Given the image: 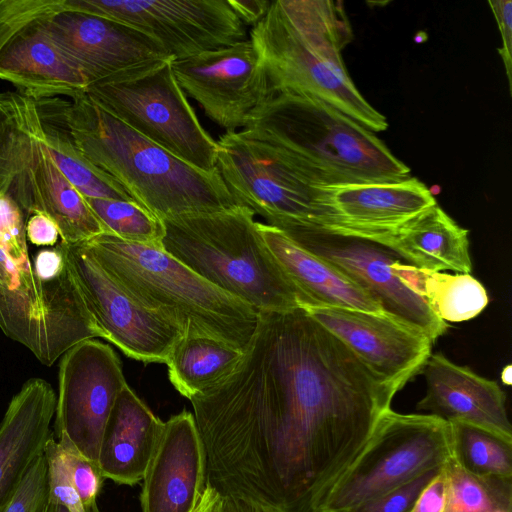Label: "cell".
I'll return each mask as SVG.
<instances>
[{
  "mask_svg": "<svg viewBox=\"0 0 512 512\" xmlns=\"http://www.w3.org/2000/svg\"><path fill=\"white\" fill-rule=\"evenodd\" d=\"M126 385L121 361L109 345L88 339L71 347L59 363L54 437L67 436L98 464L105 425Z\"/></svg>",
  "mask_w": 512,
  "mask_h": 512,
  "instance_id": "cell-15",
  "label": "cell"
},
{
  "mask_svg": "<svg viewBox=\"0 0 512 512\" xmlns=\"http://www.w3.org/2000/svg\"><path fill=\"white\" fill-rule=\"evenodd\" d=\"M421 373L426 393L416 405L418 411L482 429L512 443L506 395L495 381L453 363L441 353L431 354Z\"/></svg>",
  "mask_w": 512,
  "mask_h": 512,
  "instance_id": "cell-21",
  "label": "cell"
},
{
  "mask_svg": "<svg viewBox=\"0 0 512 512\" xmlns=\"http://www.w3.org/2000/svg\"><path fill=\"white\" fill-rule=\"evenodd\" d=\"M35 101L55 163L70 183L85 198L135 201L119 182L79 153L65 122L63 99L52 97Z\"/></svg>",
  "mask_w": 512,
  "mask_h": 512,
  "instance_id": "cell-27",
  "label": "cell"
},
{
  "mask_svg": "<svg viewBox=\"0 0 512 512\" xmlns=\"http://www.w3.org/2000/svg\"><path fill=\"white\" fill-rule=\"evenodd\" d=\"M436 204L431 190L412 176L329 186L323 188L324 217L318 227L375 241Z\"/></svg>",
  "mask_w": 512,
  "mask_h": 512,
  "instance_id": "cell-19",
  "label": "cell"
},
{
  "mask_svg": "<svg viewBox=\"0 0 512 512\" xmlns=\"http://www.w3.org/2000/svg\"><path fill=\"white\" fill-rule=\"evenodd\" d=\"M220 500L219 493L206 484L202 496L193 512H213Z\"/></svg>",
  "mask_w": 512,
  "mask_h": 512,
  "instance_id": "cell-46",
  "label": "cell"
},
{
  "mask_svg": "<svg viewBox=\"0 0 512 512\" xmlns=\"http://www.w3.org/2000/svg\"><path fill=\"white\" fill-rule=\"evenodd\" d=\"M43 20L28 26L0 52V79L34 100L85 94L86 79L51 41Z\"/></svg>",
  "mask_w": 512,
  "mask_h": 512,
  "instance_id": "cell-23",
  "label": "cell"
},
{
  "mask_svg": "<svg viewBox=\"0 0 512 512\" xmlns=\"http://www.w3.org/2000/svg\"><path fill=\"white\" fill-rule=\"evenodd\" d=\"M450 424L453 455L465 469L480 476L512 478V443L470 425Z\"/></svg>",
  "mask_w": 512,
  "mask_h": 512,
  "instance_id": "cell-31",
  "label": "cell"
},
{
  "mask_svg": "<svg viewBox=\"0 0 512 512\" xmlns=\"http://www.w3.org/2000/svg\"><path fill=\"white\" fill-rule=\"evenodd\" d=\"M501 380L505 385H511L512 383V367L507 365L501 372Z\"/></svg>",
  "mask_w": 512,
  "mask_h": 512,
  "instance_id": "cell-47",
  "label": "cell"
},
{
  "mask_svg": "<svg viewBox=\"0 0 512 512\" xmlns=\"http://www.w3.org/2000/svg\"><path fill=\"white\" fill-rule=\"evenodd\" d=\"M393 271L444 322L472 319L489 301L483 285L470 274L429 271L402 262L395 263Z\"/></svg>",
  "mask_w": 512,
  "mask_h": 512,
  "instance_id": "cell-28",
  "label": "cell"
},
{
  "mask_svg": "<svg viewBox=\"0 0 512 512\" xmlns=\"http://www.w3.org/2000/svg\"><path fill=\"white\" fill-rule=\"evenodd\" d=\"M242 131L277 147L320 187L411 176L376 133L314 98L276 94L251 114Z\"/></svg>",
  "mask_w": 512,
  "mask_h": 512,
  "instance_id": "cell-4",
  "label": "cell"
},
{
  "mask_svg": "<svg viewBox=\"0 0 512 512\" xmlns=\"http://www.w3.org/2000/svg\"><path fill=\"white\" fill-rule=\"evenodd\" d=\"M36 276L42 280H49L58 276L66 267L63 252L58 245L51 249L40 250L32 263Z\"/></svg>",
  "mask_w": 512,
  "mask_h": 512,
  "instance_id": "cell-42",
  "label": "cell"
},
{
  "mask_svg": "<svg viewBox=\"0 0 512 512\" xmlns=\"http://www.w3.org/2000/svg\"><path fill=\"white\" fill-rule=\"evenodd\" d=\"M26 237L36 246H54L60 232L58 225L50 216L34 213L26 222Z\"/></svg>",
  "mask_w": 512,
  "mask_h": 512,
  "instance_id": "cell-40",
  "label": "cell"
},
{
  "mask_svg": "<svg viewBox=\"0 0 512 512\" xmlns=\"http://www.w3.org/2000/svg\"><path fill=\"white\" fill-rule=\"evenodd\" d=\"M273 256L304 298V306H330L384 313L376 301L341 272L306 251L281 230L257 222Z\"/></svg>",
  "mask_w": 512,
  "mask_h": 512,
  "instance_id": "cell-25",
  "label": "cell"
},
{
  "mask_svg": "<svg viewBox=\"0 0 512 512\" xmlns=\"http://www.w3.org/2000/svg\"><path fill=\"white\" fill-rule=\"evenodd\" d=\"M376 242L395 251L407 264L429 271L472 272L468 230L438 204Z\"/></svg>",
  "mask_w": 512,
  "mask_h": 512,
  "instance_id": "cell-26",
  "label": "cell"
},
{
  "mask_svg": "<svg viewBox=\"0 0 512 512\" xmlns=\"http://www.w3.org/2000/svg\"><path fill=\"white\" fill-rule=\"evenodd\" d=\"M274 95L320 100L368 130H387V118L360 93L342 58L352 41L341 1L274 0L249 38Z\"/></svg>",
  "mask_w": 512,
  "mask_h": 512,
  "instance_id": "cell-2",
  "label": "cell"
},
{
  "mask_svg": "<svg viewBox=\"0 0 512 512\" xmlns=\"http://www.w3.org/2000/svg\"><path fill=\"white\" fill-rule=\"evenodd\" d=\"M228 2L246 26L257 24L265 16L271 4L269 0H228Z\"/></svg>",
  "mask_w": 512,
  "mask_h": 512,
  "instance_id": "cell-43",
  "label": "cell"
},
{
  "mask_svg": "<svg viewBox=\"0 0 512 512\" xmlns=\"http://www.w3.org/2000/svg\"><path fill=\"white\" fill-rule=\"evenodd\" d=\"M218 512H281L269 505L255 500L234 496L220 495Z\"/></svg>",
  "mask_w": 512,
  "mask_h": 512,
  "instance_id": "cell-44",
  "label": "cell"
},
{
  "mask_svg": "<svg viewBox=\"0 0 512 512\" xmlns=\"http://www.w3.org/2000/svg\"><path fill=\"white\" fill-rule=\"evenodd\" d=\"M0 328L46 366L79 342L103 338L67 262L52 279L36 276L28 288L0 289Z\"/></svg>",
  "mask_w": 512,
  "mask_h": 512,
  "instance_id": "cell-13",
  "label": "cell"
},
{
  "mask_svg": "<svg viewBox=\"0 0 512 512\" xmlns=\"http://www.w3.org/2000/svg\"><path fill=\"white\" fill-rule=\"evenodd\" d=\"M66 9V0H0V52L31 24Z\"/></svg>",
  "mask_w": 512,
  "mask_h": 512,
  "instance_id": "cell-33",
  "label": "cell"
},
{
  "mask_svg": "<svg viewBox=\"0 0 512 512\" xmlns=\"http://www.w3.org/2000/svg\"><path fill=\"white\" fill-rule=\"evenodd\" d=\"M0 195L15 202L26 220L34 213L50 216L65 245L105 233L55 163L36 101L16 91L0 92Z\"/></svg>",
  "mask_w": 512,
  "mask_h": 512,
  "instance_id": "cell-7",
  "label": "cell"
},
{
  "mask_svg": "<svg viewBox=\"0 0 512 512\" xmlns=\"http://www.w3.org/2000/svg\"><path fill=\"white\" fill-rule=\"evenodd\" d=\"M442 467L422 490L410 512H443L445 476Z\"/></svg>",
  "mask_w": 512,
  "mask_h": 512,
  "instance_id": "cell-41",
  "label": "cell"
},
{
  "mask_svg": "<svg viewBox=\"0 0 512 512\" xmlns=\"http://www.w3.org/2000/svg\"><path fill=\"white\" fill-rule=\"evenodd\" d=\"M219 502H220V500H219ZM218 508H219V503H218V505L216 506V508L214 509L213 512H218Z\"/></svg>",
  "mask_w": 512,
  "mask_h": 512,
  "instance_id": "cell-50",
  "label": "cell"
},
{
  "mask_svg": "<svg viewBox=\"0 0 512 512\" xmlns=\"http://www.w3.org/2000/svg\"><path fill=\"white\" fill-rule=\"evenodd\" d=\"M164 422L128 386L119 394L101 438L98 465L105 479L120 485L142 481Z\"/></svg>",
  "mask_w": 512,
  "mask_h": 512,
  "instance_id": "cell-24",
  "label": "cell"
},
{
  "mask_svg": "<svg viewBox=\"0 0 512 512\" xmlns=\"http://www.w3.org/2000/svg\"><path fill=\"white\" fill-rule=\"evenodd\" d=\"M181 89L226 133L245 128L251 114L274 96L250 39L172 60Z\"/></svg>",
  "mask_w": 512,
  "mask_h": 512,
  "instance_id": "cell-16",
  "label": "cell"
},
{
  "mask_svg": "<svg viewBox=\"0 0 512 512\" xmlns=\"http://www.w3.org/2000/svg\"><path fill=\"white\" fill-rule=\"evenodd\" d=\"M58 246L103 338L132 359L165 363L183 330L131 296L84 243Z\"/></svg>",
  "mask_w": 512,
  "mask_h": 512,
  "instance_id": "cell-14",
  "label": "cell"
},
{
  "mask_svg": "<svg viewBox=\"0 0 512 512\" xmlns=\"http://www.w3.org/2000/svg\"><path fill=\"white\" fill-rule=\"evenodd\" d=\"M43 454L47 464L49 502L63 506L68 512H86L54 434L47 441Z\"/></svg>",
  "mask_w": 512,
  "mask_h": 512,
  "instance_id": "cell-37",
  "label": "cell"
},
{
  "mask_svg": "<svg viewBox=\"0 0 512 512\" xmlns=\"http://www.w3.org/2000/svg\"><path fill=\"white\" fill-rule=\"evenodd\" d=\"M63 114L79 153L158 219L242 206L218 168L205 172L175 157L98 106L86 93L63 100Z\"/></svg>",
  "mask_w": 512,
  "mask_h": 512,
  "instance_id": "cell-3",
  "label": "cell"
},
{
  "mask_svg": "<svg viewBox=\"0 0 512 512\" xmlns=\"http://www.w3.org/2000/svg\"><path fill=\"white\" fill-rule=\"evenodd\" d=\"M242 354L243 351L212 337L184 335L165 364L171 384L190 400L229 374Z\"/></svg>",
  "mask_w": 512,
  "mask_h": 512,
  "instance_id": "cell-29",
  "label": "cell"
},
{
  "mask_svg": "<svg viewBox=\"0 0 512 512\" xmlns=\"http://www.w3.org/2000/svg\"><path fill=\"white\" fill-rule=\"evenodd\" d=\"M66 7L126 24L159 42L173 60L248 39L228 0H66Z\"/></svg>",
  "mask_w": 512,
  "mask_h": 512,
  "instance_id": "cell-12",
  "label": "cell"
},
{
  "mask_svg": "<svg viewBox=\"0 0 512 512\" xmlns=\"http://www.w3.org/2000/svg\"><path fill=\"white\" fill-rule=\"evenodd\" d=\"M49 501L48 472L44 454L26 471L1 512H43Z\"/></svg>",
  "mask_w": 512,
  "mask_h": 512,
  "instance_id": "cell-36",
  "label": "cell"
},
{
  "mask_svg": "<svg viewBox=\"0 0 512 512\" xmlns=\"http://www.w3.org/2000/svg\"><path fill=\"white\" fill-rule=\"evenodd\" d=\"M55 439L85 510L96 506V500L105 479L99 465L86 458L67 436L61 435Z\"/></svg>",
  "mask_w": 512,
  "mask_h": 512,
  "instance_id": "cell-34",
  "label": "cell"
},
{
  "mask_svg": "<svg viewBox=\"0 0 512 512\" xmlns=\"http://www.w3.org/2000/svg\"><path fill=\"white\" fill-rule=\"evenodd\" d=\"M443 512H512V478L480 476L452 455L443 465Z\"/></svg>",
  "mask_w": 512,
  "mask_h": 512,
  "instance_id": "cell-30",
  "label": "cell"
},
{
  "mask_svg": "<svg viewBox=\"0 0 512 512\" xmlns=\"http://www.w3.org/2000/svg\"><path fill=\"white\" fill-rule=\"evenodd\" d=\"M43 512H68L63 506L50 503L48 501V504L46 505Z\"/></svg>",
  "mask_w": 512,
  "mask_h": 512,
  "instance_id": "cell-48",
  "label": "cell"
},
{
  "mask_svg": "<svg viewBox=\"0 0 512 512\" xmlns=\"http://www.w3.org/2000/svg\"><path fill=\"white\" fill-rule=\"evenodd\" d=\"M86 512H100V511H99V509H98V507H97V505H96V506H94V507H92V508H90V509L86 510Z\"/></svg>",
  "mask_w": 512,
  "mask_h": 512,
  "instance_id": "cell-49",
  "label": "cell"
},
{
  "mask_svg": "<svg viewBox=\"0 0 512 512\" xmlns=\"http://www.w3.org/2000/svg\"><path fill=\"white\" fill-rule=\"evenodd\" d=\"M20 287V271L0 248V289L16 290Z\"/></svg>",
  "mask_w": 512,
  "mask_h": 512,
  "instance_id": "cell-45",
  "label": "cell"
},
{
  "mask_svg": "<svg viewBox=\"0 0 512 512\" xmlns=\"http://www.w3.org/2000/svg\"><path fill=\"white\" fill-rule=\"evenodd\" d=\"M340 339L391 392L420 373L433 342L420 331L388 316L330 306H304Z\"/></svg>",
  "mask_w": 512,
  "mask_h": 512,
  "instance_id": "cell-17",
  "label": "cell"
},
{
  "mask_svg": "<svg viewBox=\"0 0 512 512\" xmlns=\"http://www.w3.org/2000/svg\"><path fill=\"white\" fill-rule=\"evenodd\" d=\"M395 396L305 309L258 313L233 370L191 400L208 481L315 512Z\"/></svg>",
  "mask_w": 512,
  "mask_h": 512,
  "instance_id": "cell-1",
  "label": "cell"
},
{
  "mask_svg": "<svg viewBox=\"0 0 512 512\" xmlns=\"http://www.w3.org/2000/svg\"><path fill=\"white\" fill-rule=\"evenodd\" d=\"M85 199L105 233L131 243L162 247V221L135 201Z\"/></svg>",
  "mask_w": 512,
  "mask_h": 512,
  "instance_id": "cell-32",
  "label": "cell"
},
{
  "mask_svg": "<svg viewBox=\"0 0 512 512\" xmlns=\"http://www.w3.org/2000/svg\"><path fill=\"white\" fill-rule=\"evenodd\" d=\"M51 41L88 86L123 72L172 59L153 38L121 22L66 9L43 20Z\"/></svg>",
  "mask_w": 512,
  "mask_h": 512,
  "instance_id": "cell-18",
  "label": "cell"
},
{
  "mask_svg": "<svg viewBox=\"0 0 512 512\" xmlns=\"http://www.w3.org/2000/svg\"><path fill=\"white\" fill-rule=\"evenodd\" d=\"M26 222L16 203L0 195V248L20 272L33 268L28 255Z\"/></svg>",
  "mask_w": 512,
  "mask_h": 512,
  "instance_id": "cell-35",
  "label": "cell"
},
{
  "mask_svg": "<svg viewBox=\"0 0 512 512\" xmlns=\"http://www.w3.org/2000/svg\"><path fill=\"white\" fill-rule=\"evenodd\" d=\"M501 35L502 45L498 50L506 72L509 92L512 93V2L510 0H489Z\"/></svg>",
  "mask_w": 512,
  "mask_h": 512,
  "instance_id": "cell-39",
  "label": "cell"
},
{
  "mask_svg": "<svg viewBox=\"0 0 512 512\" xmlns=\"http://www.w3.org/2000/svg\"><path fill=\"white\" fill-rule=\"evenodd\" d=\"M56 395L41 378L27 380L0 423V512L52 436Z\"/></svg>",
  "mask_w": 512,
  "mask_h": 512,
  "instance_id": "cell-22",
  "label": "cell"
},
{
  "mask_svg": "<svg viewBox=\"0 0 512 512\" xmlns=\"http://www.w3.org/2000/svg\"><path fill=\"white\" fill-rule=\"evenodd\" d=\"M453 455L451 424L429 414L388 409L365 447L315 512H350L430 470Z\"/></svg>",
  "mask_w": 512,
  "mask_h": 512,
  "instance_id": "cell-9",
  "label": "cell"
},
{
  "mask_svg": "<svg viewBox=\"0 0 512 512\" xmlns=\"http://www.w3.org/2000/svg\"><path fill=\"white\" fill-rule=\"evenodd\" d=\"M254 215L237 206L163 219L162 248L258 313L303 306L302 294L265 243Z\"/></svg>",
  "mask_w": 512,
  "mask_h": 512,
  "instance_id": "cell-6",
  "label": "cell"
},
{
  "mask_svg": "<svg viewBox=\"0 0 512 512\" xmlns=\"http://www.w3.org/2000/svg\"><path fill=\"white\" fill-rule=\"evenodd\" d=\"M217 143V168L240 205L271 226L321 224L323 187L311 181L277 147L243 131L224 133Z\"/></svg>",
  "mask_w": 512,
  "mask_h": 512,
  "instance_id": "cell-10",
  "label": "cell"
},
{
  "mask_svg": "<svg viewBox=\"0 0 512 512\" xmlns=\"http://www.w3.org/2000/svg\"><path fill=\"white\" fill-rule=\"evenodd\" d=\"M440 469L422 473L350 512H410L422 490Z\"/></svg>",
  "mask_w": 512,
  "mask_h": 512,
  "instance_id": "cell-38",
  "label": "cell"
},
{
  "mask_svg": "<svg viewBox=\"0 0 512 512\" xmlns=\"http://www.w3.org/2000/svg\"><path fill=\"white\" fill-rule=\"evenodd\" d=\"M131 296L178 325L185 335L224 341L244 352L258 312L207 282L162 247L102 233L82 242Z\"/></svg>",
  "mask_w": 512,
  "mask_h": 512,
  "instance_id": "cell-5",
  "label": "cell"
},
{
  "mask_svg": "<svg viewBox=\"0 0 512 512\" xmlns=\"http://www.w3.org/2000/svg\"><path fill=\"white\" fill-rule=\"evenodd\" d=\"M273 227L332 265L376 301L388 316L420 331L432 342L447 330L446 322L394 273L395 263H407L389 247L310 224L283 223Z\"/></svg>",
  "mask_w": 512,
  "mask_h": 512,
  "instance_id": "cell-11",
  "label": "cell"
},
{
  "mask_svg": "<svg viewBox=\"0 0 512 512\" xmlns=\"http://www.w3.org/2000/svg\"><path fill=\"white\" fill-rule=\"evenodd\" d=\"M166 59L98 81L86 94L105 111L191 166L217 169L218 143L201 125Z\"/></svg>",
  "mask_w": 512,
  "mask_h": 512,
  "instance_id": "cell-8",
  "label": "cell"
},
{
  "mask_svg": "<svg viewBox=\"0 0 512 512\" xmlns=\"http://www.w3.org/2000/svg\"><path fill=\"white\" fill-rule=\"evenodd\" d=\"M142 512H193L206 487V461L193 413L164 422L142 479Z\"/></svg>",
  "mask_w": 512,
  "mask_h": 512,
  "instance_id": "cell-20",
  "label": "cell"
}]
</instances>
